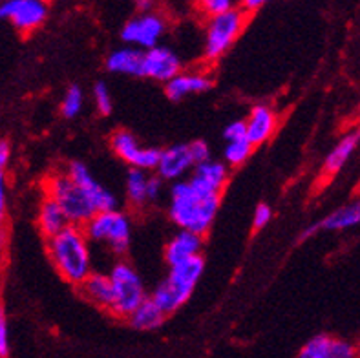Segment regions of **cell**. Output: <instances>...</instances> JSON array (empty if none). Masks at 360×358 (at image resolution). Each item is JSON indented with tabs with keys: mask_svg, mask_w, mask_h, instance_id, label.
<instances>
[{
	"mask_svg": "<svg viewBox=\"0 0 360 358\" xmlns=\"http://www.w3.org/2000/svg\"><path fill=\"white\" fill-rule=\"evenodd\" d=\"M148 174L139 168H130L127 176V196L132 205H143L148 201L146 198V186H148Z\"/></svg>",
	"mask_w": 360,
	"mask_h": 358,
	"instance_id": "24",
	"label": "cell"
},
{
	"mask_svg": "<svg viewBox=\"0 0 360 358\" xmlns=\"http://www.w3.org/2000/svg\"><path fill=\"white\" fill-rule=\"evenodd\" d=\"M165 27H167L165 18L161 15L148 11V13L130 18L121 30V39L127 44L152 50L160 42L161 35L165 33Z\"/></svg>",
	"mask_w": 360,
	"mask_h": 358,
	"instance_id": "9",
	"label": "cell"
},
{
	"mask_svg": "<svg viewBox=\"0 0 360 358\" xmlns=\"http://www.w3.org/2000/svg\"><path fill=\"white\" fill-rule=\"evenodd\" d=\"M359 112H360V106H359Z\"/></svg>",
	"mask_w": 360,
	"mask_h": 358,
	"instance_id": "40",
	"label": "cell"
},
{
	"mask_svg": "<svg viewBox=\"0 0 360 358\" xmlns=\"http://www.w3.org/2000/svg\"><path fill=\"white\" fill-rule=\"evenodd\" d=\"M48 254L68 283L79 287L91 274L90 241L82 227L68 225L53 238H48Z\"/></svg>",
	"mask_w": 360,
	"mask_h": 358,
	"instance_id": "1",
	"label": "cell"
},
{
	"mask_svg": "<svg viewBox=\"0 0 360 358\" xmlns=\"http://www.w3.org/2000/svg\"><path fill=\"white\" fill-rule=\"evenodd\" d=\"M219 209V196L198 192L187 181H178L170 192L169 214L181 231L203 236L214 222Z\"/></svg>",
	"mask_w": 360,
	"mask_h": 358,
	"instance_id": "2",
	"label": "cell"
},
{
	"mask_svg": "<svg viewBox=\"0 0 360 358\" xmlns=\"http://www.w3.org/2000/svg\"><path fill=\"white\" fill-rule=\"evenodd\" d=\"M88 241L106 243L115 254H123L130 245V222L123 212H97L84 225Z\"/></svg>",
	"mask_w": 360,
	"mask_h": 358,
	"instance_id": "7",
	"label": "cell"
},
{
	"mask_svg": "<svg viewBox=\"0 0 360 358\" xmlns=\"http://www.w3.org/2000/svg\"><path fill=\"white\" fill-rule=\"evenodd\" d=\"M94 99H96V106L103 115H108L112 112V97H110V90L105 82H97L94 87Z\"/></svg>",
	"mask_w": 360,
	"mask_h": 358,
	"instance_id": "28",
	"label": "cell"
},
{
	"mask_svg": "<svg viewBox=\"0 0 360 358\" xmlns=\"http://www.w3.org/2000/svg\"><path fill=\"white\" fill-rule=\"evenodd\" d=\"M212 87L209 75L203 73H179L172 81L167 82V96L172 101H179L183 97L192 96V94H201Z\"/></svg>",
	"mask_w": 360,
	"mask_h": 358,
	"instance_id": "19",
	"label": "cell"
},
{
	"mask_svg": "<svg viewBox=\"0 0 360 358\" xmlns=\"http://www.w3.org/2000/svg\"><path fill=\"white\" fill-rule=\"evenodd\" d=\"M201 247H203V236H198L188 231H179L167 245L165 260L170 267H174V265H179L187 260L200 256Z\"/></svg>",
	"mask_w": 360,
	"mask_h": 358,
	"instance_id": "17",
	"label": "cell"
},
{
	"mask_svg": "<svg viewBox=\"0 0 360 358\" xmlns=\"http://www.w3.org/2000/svg\"><path fill=\"white\" fill-rule=\"evenodd\" d=\"M9 353V336L8 324H6L4 313L0 311V358H6Z\"/></svg>",
	"mask_w": 360,
	"mask_h": 358,
	"instance_id": "33",
	"label": "cell"
},
{
	"mask_svg": "<svg viewBox=\"0 0 360 358\" xmlns=\"http://www.w3.org/2000/svg\"><path fill=\"white\" fill-rule=\"evenodd\" d=\"M165 317L167 314L152 302V298H145L143 304L127 320L130 322V326L139 329V331H152V329H158L165 322Z\"/></svg>",
	"mask_w": 360,
	"mask_h": 358,
	"instance_id": "23",
	"label": "cell"
},
{
	"mask_svg": "<svg viewBox=\"0 0 360 358\" xmlns=\"http://www.w3.org/2000/svg\"><path fill=\"white\" fill-rule=\"evenodd\" d=\"M108 276L114 289V302L110 311L121 318H128L146 298L141 276L130 263L124 262L115 263Z\"/></svg>",
	"mask_w": 360,
	"mask_h": 358,
	"instance_id": "5",
	"label": "cell"
},
{
	"mask_svg": "<svg viewBox=\"0 0 360 358\" xmlns=\"http://www.w3.org/2000/svg\"><path fill=\"white\" fill-rule=\"evenodd\" d=\"M9 155H11V148L9 143L4 139H0V170H4L9 163Z\"/></svg>",
	"mask_w": 360,
	"mask_h": 358,
	"instance_id": "35",
	"label": "cell"
},
{
	"mask_svg": "<svg viewBox=\"0 0 360 358\" xmlns=\"http://www.w3.org/2000/svg\"><path fill=\"white\" fill-rule=\"evenodd\" d=\"M276 124H278V119H276V114H274L269 106H255L245 121L247 141L252 146L262 145L265 141H269L273 137L274 130H276Z\"/></svg>",
	"mask_w": 360,
	"mask_h": 358,
	"instance_id": "16",
	"label": "cell"
},
{
	"mask_svg": "<svg viewBox=\"0 0 360 358\" xmlns=\"http://www.w3.org/2000/svg\"><path fill=\"white\" fill-rule=\"evenodd\" d=\"M79 289L84 295V298L90 300L91 304H96L99 307L108 309L110 311L112 302H114V289H112V281H110L108 274L91 271L90 276L82 281Z\"/></svg>",
	"mask_w": 360,
	"mask_h": 358,
	"instance_id": "18",
	"label": "cell"
},
{
	"mask_svg": "<svg viewBox=\"0 0 360 358\" xmlns=\"http://www.w3.org/2000/svg\"><path fill=\"white\" fill-rule=\"evenodd\" d=\"M82 108V90L79 87H70L60 105V112L64 117H75Z\"/></svg>",
	"mask_w": 360,
	"mask_h": 358,
	"instance_id": "27",
	"label": "cell"
},
{
	"mask_svg": "<svg viewBox=\"0 0 360 358\" xmlns=\"http://www.w3.org/2000/svg\"><path fill=\"white\" fill-rule=\"evenodd\" d=\"M188 152H191V158L194 161V167L205 163V161L210 159V148L205 141H194V143H191L188 145Z\"/></svg>",
	"mask_w": 360,
	"mask_h": 358,
	"instance_id": "30",
	"label": "cell"
},
{
	"mask_svg": "<svg viewBox=\"0 0 360 358\" xmlns=\"http://www.w3.org/2000/svg\"><path fill=\"white\" fill-rule=\"evenodd\" d=\"M229 177V170L224 163H219V161H205V163L196 165L194 167V174L188 179L194 188L201 194L207 196H219L221 191H224L225 183H227Z\"/></svg>",
	"mask_w": 360,
	"mask_h": 358,
	"instance_id": "13",
	"label": "cell"
},
{
	"mask_svg": "<svg viewBox=\"0 0 360 358\" xmlns=\"http://www.w3.org/2000/svg\"><path fill=\"white\" fill-rule=\"evenodd\" d=\"M271 218H273V210H271L269 205L260 203L255 210V218H252V223H255L256 229H262L271 222Z\"/></svg>",
	"mask_w": 360,
	"mask_h": 358,
	"instance_id": "32",
	"label": "cell"
},
{
	"mask_svg": "<svg viewBox=\"0 0 360 358\" xmlns=\"http://www.w3.org/2000/svg\"><path fill=\"white\" fill-rule=\"evenodd\" d=\"M192 167H194V161H192L191 152H188V145H174L161 150L160 163H158L155 170H158L161 179L176 181Z\"/></svg>",
	"mask_w": 360,
	"mask_h": 358,
	"instance_id": "15",
	"label": "cell"
},
{
	"mask_svg": "<svg viewBox=\"0 0 360 358\" xmlns=\"http://www.w3.org/2000/svg\"><path fill=\"white\" fill-rule=\"evenodd\" d=\"M163 191V179L160 176H150L148 177V186H146V198L148 201L158 200Z\"/></svg>",
	"mask_w": 360,
	"mask_h": 358,
	"instance_id": "34",
	"label": "cell"
},
{
	"mask_svg": "<svg viewBox=\"0 0 360 358\" xmlns=\"http://www.w3.org/2000/svg\"><path fill=\"white\" fill-rule=\"evenodd\" d=\"M224 137L227 139V143L247 139L245 121H234V122H231V124H227L224 130Z\"/></svg>",
	"mask_w": 360,
	"mask_h": 358,
	"instance_id": "31",
	"label": "cell"
},
{
	"mask_svg": "<svg viewBox=\"0 0 360 358\" xmlns=\"http://www.w3.org/2000/svg\"><path fill=\"white\" fill-rule=\"evenodd\" d=\"M48 17L42 0H6L0 2V20H9L20 32H32Z\"/></svg>",
	"mask_w": 360,
	"mask_h": 358,
	"instance_id": "10",
	"label": "cell"
},
{
	"mask_svg": "<svg viewBox=\"0 0 360 358\" xmlns=\"http://www.w3.org/2000/svg\"><path fill=\"white\" fill-rule=\"evenodd\" d=\"M2 219L4 218H0V232H2Z\"/></svg>",
	"mask_w": 360,
	"mask_h": 358,
	"instance_id": "39",
	"label": "cell"
},
{
	"mask_svg": "<svg viewBox=\"0 0 360 358\" xmlns=\"http://www.w3.org/2000/svg\"><path fill=\"white\" fill-rule=\"evenodd\" d=\"M203 267H205V263H203L201 256H196V258L187 260V262L170 267L167 280L161 281L152 293V302L165 314L178 311L191 298L192 290H194L201 274H203Z\"/></svg>",
	"mask_w": 360,
	"mask_h": 358,
	"instance_id": "3",
	"label": "cell"
},
{
	"mask_svg": "<svg viewBox=\"0 0 360 358\" xmlns=\"http://www.w3.org/2000/svg\"><path fill=\"white\" fill-rule=\"evenodd\" d=\"M137 6L143 9V11H146V9H150V2H137Z\"/></svg>",
	"mask_w": 360,
	"mask_h": 358,
	"instance_id": "38",
	"label": "cell"
},
{
	"mask_svg": "<svg viewBox=\"0 0 360 358\" xmlns=\"http://www.w3.org/2000/svg\"><path fill=\"white\" fill-rule=\"evenodd\" d=\"M112 148L124 163L132 165V168L145 170V172L155 170L161 158L160 148H145L139 145L136 136L127 130H119L112 136Z\"/></svg>",
	"mask_w": 360,
	"mask_h": 358,
	"instance_id": "8",
	"label": "cell"
},
{
	"mask_svg": "<svg viewBox=\"0 0 360 358\" xmlns=\"http://www.w3.org/2000/svg\"><path fill=\"white\" fill-rule=\"evenodd\" d=\"M251 152L252 145L247 139L233 141V143H227V146H225V161L231 167H240L249 159Z\"/></svg>",
	"mask_w": 360,
	"mask_h": 358,
	"instance_id": "26",
	"label": "cell"
},
{
	"mask_svg": "<svg viewBox=\"0 0 360 358\" xmlns=\"http://www.w3.org/2000/svg\"><path fill=\"white\" fill-rule=\"evenodd\" d=\"M70 223L60 210V207L51 198H46L39 210V227L46 238H53L60 231L68 227Z\"/></svg>",
	"mask_w": 360,
	"mask_h": 358,
	"instance_id": "22",
	"label": "cell"
},
{
	"mask_svg": "<svg viewBox=\"0 0 360 358\" xmlns=\"http://www.w3.org/2000/svg\"><path fill=\"white\" fill-rule=\"evenodd\" d=\"M6 212V176L4 170H0V218H4Z\"/></svg>",
	"mask_w": 360,
	"mask_h": 358,
	"instance_id": "36",
	"label": "cell"
},
{
	"mask_svg": "<svg viewBox=\"0 0 360 358\" xmlns=\"http://www.w3.org/2000/svg\"><path fill=\"white\" fill-rule=\"evenodd\" d=\"M360 143V128H355V130L347 132L342 139L338 141L337 146H335L329 155L324 161V172L326 174H337L340 168L346 165V161L352 158V154L356 150Z\"/></svg>",
	"mask_w": 360,
	"mask_h": 358,
	"instance_id": "21",
	"label": "cell"
},
{
	"mask_svg": "<svg viewBox=\"0 0 360 358\" xmlns=\"http://www.w3.org/2000/svg\"><path fill=\"white\" fill-rule=\"evenodd\" d=\"M181 73V60L167 46H155L143 51V77L169 82Z\"/></svg>",
	"mask_w": 360,
	"mask_h": 358,
	"instance_id": "12",
	"label": "cell"
},
{
	"mask_svg": "<svg viewBox=\"0 0 360 358\" xmlns=\"http://www.w3.org/2000/svg\"><path fill=\"white\" fill-rule=\"evenodd\" d=\"M48 198L59 205L70 225L84 227L97 214L90 196L70 179L66 174L53 176L48 181Z\"/></svg>",
	"mask_w": 360,
	"mask_h": 358,
	"instance_id": "4",
	"label": "cell"
},
{
	"mask_svg": "<svg viewBox=\"0 0 360 358\" xmlns=\"http://www.w3.org/2000/svg\"><path fill=\"white\" fill-rule=\"evenodd\" d=\"M106 68L112 73H124L143 77V51L136 48H121L108 55Z\"/></svg>",
	"mask_w": 360,
	"mask_h": 358,
	"instance_id": "20",
	"label": "cell"
},
{
	"mask_svg": "<svg viewBox=\"0 0 360 358\" xmlns=\"http://www.w3.org/2000/svg\"><path fill=\"white\" fill-rule=\"evenodd\" d=\"M262 6H264V0H245V2H242V11L245 15H251L258 11Z\"/></svg>",
	"mask_w": 360,
	"mask_h": 358,
	"instance_id": "37",
	"label": "cell"
},
{
	"mask_svg": "<svg viewBox=\"0 0 360 358\" xmlns=\"http://www.w3.org/2000/svg\"><path fill=\"white\" fill-rule=\"evenodd\" d=\"M247 17L242 8H233L224 15L209 18L205 33V57L209 60L219 59L225 51L234 44L238 35L242 33L247 23Z\"/></svg>",
	"mask_w": 360,
	"mask_h": 358,
	"instance_id": "6",
	"label": "cell"
},
{
	"mask_svg": "<svg viewBox=\"0 0 360 358\" xmlns=\"http://www.w3.org/2000/svg\"><path fill=\"white\" fill-rule=\"evenodd\" d=\"M233 8L234 6L231 0H203V2H200V9L209 18L224 15L225 11H229V9H233Z\"/></svg>",
	"mask_w": 360,
	"mask_h": 358,
	"instance_id": "29",
	"label": "cell"
},
{
	"mask_svg": "<svg viewBox=\"0 0 360 358\" xmlns=\"http://www.w3.org/2000/svg\"><path fill=\"white\" fill-rule=\"evenodd\" d=\"M360 225V200L353 201V203H347L344 207H340L338 210L331 212L329 216H326L322 222L315 223L307 227L306 231L302 232V240L313 236L319 231H346V229L359 227Z\"/></svg>",
	"mask_w": 360,
	"mask_h": 358,
	"instance_id": "14",
	"label": "cell"
},
{
	"mask_svg": "<svg viewBox=\"0 0 360 358\" xmlns=\"http://www.w3.org/2000/svg\"><path fill=\"white\" fill-rule=\"evenodd\" d=\"M66 176L90 196L91 203H94L97 212H114V210H117V198H115L110 191L103 188V186L94 179V176L90 174L86 165L79 163V161H73V163H70L68 174H66Z\"/></svg>",
	"mask_w": 360,
	"mask_h": 358,
	"instance_id": "11",
	"label": "cell"
},
{
	"mask_svg": "<svg viewBox=\"0 0 360 358\" xmlns=\"http://www.w3.org/2000/svg\"><path fill=\"white\" fill-rule=\"evenodd\" d=\"M331 336L319 335L311 338L297 358H333L331 354Z\"/></svg>",
	"mask_w": 360,
	"mask_h": 358,
	"instance_id": "25",
	"label": "cell"
}]
</instances>
